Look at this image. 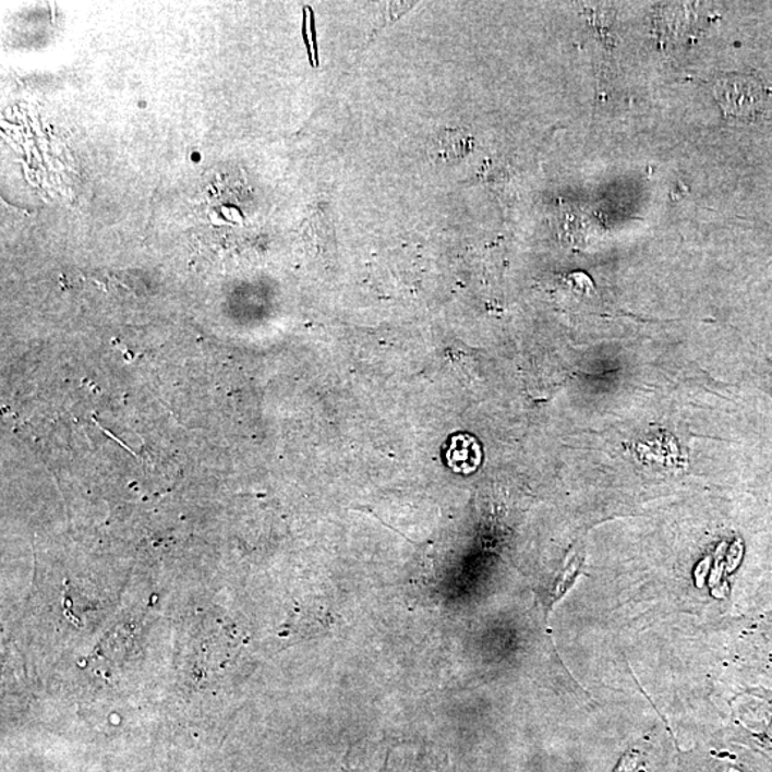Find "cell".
Segmentation results:
<instances>
[{
  "mask_svg": "<svg viewBox=\"0 0 772 772\" xmlns=\"http://www.w3.org/2000/svg\"><path fill=\"white\" fill-rule=\"evenodd\" d=\"M715 96L731 117L751 118L764 100V89L753 77L733 75L719 81Z\"/></svg>",
  "mask_w": 772,
  "mask_h": 772,
  "instance_id": "6da1fadb",
  "label": "cell"
},
{
  "mask_svg": "<svg viewBox=\"0 0 772 772\" xmlns=\"http://www.w3.org/2000/svg\"><path fill=\"white\" fill-rule=\"evenodd\" d=\"M481 448L472 436H454L448 449L447 459L449 467L455 472L470 473L475 471L481 463Z\"/></svg>",
  "mask_w": 772,
  "mask_h": 772,
  "instance_id": "7a4b0ae2",
  "label": "cell"
},
{
  "mask_svg": "<svg viewBox=\"0 0 772 772\" xmlns=\"http://www.w3.org/2000/svg\"><path fill=\"white\" fill-rule=\"evenodd\" d=\"M432 155L443 162L462 159L472 149L471 137L462 131H445L431 145Z\"/></svg>",
  "mask_w": 772,
  "mask_h": 772,
  "instance_id": "3957f363",
  "label": "cell"
}]
</instances>
